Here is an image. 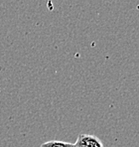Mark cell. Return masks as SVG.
I'll return each instance as SVG.
<instances>
[{
	"instance_id": "6da1fadb",
	"label": "cell",
	"mask_w": 139,
	"mask_h": 147,
	"mask_svg": "<svg viewBox=\"0 0 139 147\" xmlns=\"http://www.w3.org/2000/svg\"><path fill=\"white\" fill-rule=\"evenodd\" d=\"M74 145L75 147H103V143L97 136L81 133Z\"/></svg>"
},
{
	"instance_id": "7a4b0ae2",
	"label": "cell",
	"mask_w": 139,
	"mask_h": 147,
	"mask_svg": "<svg viewBox=\"0 0 139 147\" xmlns=\"http://www.w3.org/2000/svg\"><path fill=\"white\" fill-rule=\"evenodd\" d=\"M41 147H75L74 143H70L66 141H60V140H51L41 144Z\"/></svg>"
}]
</instances>
